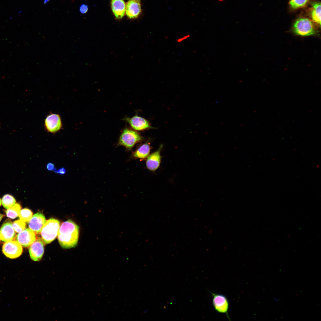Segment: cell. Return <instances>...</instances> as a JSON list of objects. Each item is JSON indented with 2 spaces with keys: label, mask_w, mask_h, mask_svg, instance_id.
<instances>
[{
  "label": "cell",
  "mask_w": 321,
  "mask_h": 321,
  "mask_svg": "<svg viewBox=\"0 0 321 321\" xmlns=\"http://www.w3.org/2000/svg\"><path fill=\"white\" fill-rule=\"evenodd\" d=\"M88 6L85 4H81L79 8V11L81 13L84 14L86 13L88 10Z\"/></svg>",
  "instance_id": "603a6c76"
},
{
  "label": "cell",
  "mask_w": 321,
  "mask_h": 321,
  "mask_svg": "<svg viewBox=\"0 0 321 321\" xmlns=\"http://www.w3.org/2000/svg\"><path fill=\"white\" fill-rule=\"evenodd\" d=\"M79 227L70 219L62 222L60 226L58 240L61 247L64 249L74 248L77 245Z\"/></svg>",
  "instance_id": "6da1fadb"
},
{
  "label": "cell",
  "mask_w": 321,
  "mask_h": 321,
  "mask_svg": "<svg viewBox=\"0 0 321 321\" xmlns=\"http://www.w3.org/2000/svg\"><path fill=\"white\" fill-rule=\"evenodd\" d=\"M3 215H2V214H0V222L1 221V220H2V218L3 217Z\"/></svg>",
  "instance_id": "83f0119b"
},
{
  "label": "cell",
  "mask_w": 321,
  "mask_h": 321,
  "mask_svg": "<svg viewBox=\"0 0 321 321\" xmlns=\"http://www.w3.org/2000/svg\"><path fill=\"white\" fill-rule=\"evenodd\" d=\"M50 0H44L43 2L44 4H46Z\"/></svg>",
  "instance_id": "4316f807"
},
{
  "label": "cell",
  "mask_w": 321,
  "mask_h": 321,
  "mask_svg": "<svg viewBox=\"0 0 321 321\" xmlns=\"http://www.w3.org/2000/svg\"><path fill=\"white\" fill-rule=\"evenodd\" d=\"M1 199L0 198V206L1 205Z\"/></svg>",
  "instance_id": "f1b7e54d"
},
{
  "label": "cell",
  "mask_w": 321,
  "mask_h": 321,
  "mask_svg": "<svg viewBox=\"0 0 321 321\" xmlns=\"http://www.w3.org/2000/svg\"><path fill=\"white\" fill-rule=\"evenodd\" d=\"M123 120L136 130L142 131L152 128L147 120L137 115L131 118L125 117Z\"/></svg>",
  "instance_id": "9c48e42d"
},
{
  "label": "cell",
  "mask_w": 321,
  "mask_h": 321,
  "mask_svg": "<svg viewBox=\"0 0 321 321\" xmlns=\"http://www.w3.org/2000/svg\"><path fill=\"white\" fill-rule=\"evenodd\" d=\"M46 168L48 170L52 171L55 169V165L53 163L49 162L47 164Z\"/></svg>",
  "instance_id": "d4e9b609"
},
{
  "label": "cell",
  "mask_w": 321,
  "mask_h": 321,
  "mask_svg": "<svg viewBox=\"0 0 321 321\" xmlns=\"http://www.w3.org/2000/svg\"><path fill=\"white\" fill-rule=\"evenodd\" d=\"M44 243L42 238H37L30 246L29 253L31 259L34 261H39L42 258L44 253Z\"/></svg>",
  "instance_id": "ba28073f"
},
{
  "label": "cell",
  "mask_w": 321,
  "mask_h": 321,
  "mask_svg": "<svg viewBox=\"0 0 321 321\" xmlns=\"http://www.w3.org/2000/svg\"><path fill=\"white\" fill-rule=\"evenodd\" d=\"M125 10L129 18H137L141 11L140 4L139 1L130 0L126 4Z\"/></svg>",
  "instance_id": "5bb4252c"
},
{
  "label": "cell",
  "mask_w": 321,
  "mask_h": 321,
  "mask_svg": "<svg viewBox=\"0 0 321 321\" xmlns=\"http://www.w3.org/2000/svg\"><path fill=\"white\" fill-rule=\"evenodd\" d=\"M309 1V0H289V3L292 8L296 9L306 7Z\"/></svg>",
  "instance_id": "ffe728a7"
},
{
  "label": "cell",
  "mask_w": 321,
  "mask_h": 321,
  "mask_svg": "<svg viewBox=\"0 0 321 321\" xmlns=\"http://www.w3.org/2000/svg\"><path fill=\"white\" fill-rule=\"evenodd\" d=\"M134 0V1H139H139H140V0Z\"/></svg>",
  "instance_id": "f546056e"
},
{
  "label": "cell",
  "mask_w": 321,
  "mask_h": 321,
  "mask_svg": "<svg viewBox=\"0 0 321 321\" xmlns=\"http://www.w3.org/2000/svg\"><path fill=\"white\" fill-rule=\"evenodd\" d=\"M36 239L35 234L28 228L25 229L19 233L16 237V240L24 247L30 246Z\"/></svg>",
  "instance_id": "8fae6325"
},
{
  "label": "cell",
  "mask_w": 321,
  "mask_h": 321,
  "mask_svg": "<svg viewBox=\"0 0 321 321\" xmlns=\"http://www.w3.org/2000/svg\"><path fill=\"white\" fill-rule=\"evenodd\" d=\"M190 37V35H185V36L178 39L177 40V41L178 43L181 42L184 40H186L187 39H188L189 37Z\"/></svg>",
  "instance_id": "484cf974"
},
{
  "label": "cell",
  "mask_w": 321,
  "mask_h": 321,
  "mask_svg": "<svg viewBox=\"0 0 321 321\" xmlns=\"http://www.w3.org/2000/svg\"><path fill=\"white\" fill-rule=\"evenodd\" d=\"M21 208V205L18 203H16L6 211L7 216L11 219L15 218L18 215Z\"/></svg>",
  "instance_id": "d6986e66"
},
{
  "label": "cell",
  "mask_w": 321,
  "mask_h": 321,
  "mask_svg": "<svg viewBox=\"0 0 321 321\" xmlns=\"http://www.w3.org/2000/svg\"><path fill=\"white\" fill-rule=\"evenodd\" d=\"M44 126L46 130L49 133H55L57 132L62 127L60 116L54 113L48 114L45 118Z\"/></svg>",
  "instance_id": "8992f818"
},
{
  "label": "cell",
  "mask_w": 321,
  "mask_h": 321,
  "mask_svg": "<svg viewBox=\"0 0 321 321\" xmlns=\"http://www.w3.org/2000/svg\"><path fill=\"white\" fill-rule=\"evenodd\" d=\"M15 235L12 222L9 220H7L1 227L0 239L4 242L12 240L15 237Z\"/></svg>",
  "instance_id": "7c38bea8"
},
{
  "label": "cell",
  "mask_w": 321,
  "mask_h": 321,
  "mask_svg": "<svg viewBox=\"0 0 321 321\" xmlns=\"http://www.w3.org/2000/svg\"><path fill=\"white\" fill-rule=\"evenodd\" d=\"M1 202L3 206L7 209L14 206L16 202L14 197L9 194L5 195L3 197Z\"/></svg>",
  "instance_id": "ac0fdd59"
},
{
  "label": "cell",
  "mask_w": 321,
  "mask_h": 321,
  "mask_svg": "<svg viewBox=\"0 0 321 321\" xmlns=\"http://www.w3.org/2000/svg\"><path fill=\"white\" fill-rule=\"evenodd\" d=\"M218 0L219 1H223L224 0Z\"/></svg>",
  "instance_id": "4dcf8cb0"
},
{
  "label": "cell",
  "mask_w": 321,
  "mask_h": 321,
  "mask_svg": "<svg viewBox=\"0 0 321 321\" xmlns=\"http://www.w3.org/2000/svg\"><path fill=\"white\" fill-rule=\"evenodd\" d=\"M150 150V144L146 142L140 146L133 152L132 157L140 160L144 159L149 155Z\"/></svg>",
  "instance_id": "2e32d148"
},
{
  "label": "cell",
  "mask_w": 321,
  "mask_h": 321,
  "mask_svg": "<svg viewBox=\"0 0 321 321\" xmlns=\"http://www.w3.org/2000/svg\"><path fill=\"white\" fill-rule=\"evenodd\" d=\"M292 31L295 34L303 37L314 35L317 32L313 22L308 18L304 17L295 21L293 25Z\"/></svg>",
  "instance_id": "7a4b0ae2"
},
{
  "label": "cell",
  "mask_w": 321,
  "mask_h": 321,
  "mask_svg": "<svg viewBox=\"0 0 321 321\" xmlns=\"http://www.w3.org/2000/svg\"><path fill=\"white\" fill-rule=\"evenodd\" d=\"M12 225L15 231L18 233L25 229L26 226L25 222L21 219L14 221Z\"/></svg>",
  "instance_id": "7402d4cb"
},
{
  "label": "cell",
  "mask_w": 321,
  "mask_h": 321,
  "mask_svg": "<svg viewBox=\"0 0 321 321\" xmlns=\"http://www.w3.org/2000/svg\"><path fill=\"white\" fill-rule=\"evenodd\" d=\"M111 7L117 18L121 19L123 17L125 10V5L123 0H111Z\"/></svg>",
  "instance_id": "9a60e30c"
},
{
  "label": "cell",
  "mask_w": 321,
  "mask_h": 321,
  "mask_svg": "<svg viewBox=\"0 0 321 321\" xmlns=\"http://www.w3.org/2000/svg\"><path fill=\"white\" fill-rule=\"evenodd\" d=\"M55 173L59 174L61 175L65 174L66 172V169L64 167H62L56 170L55 168L53 171Z\"/></svg>",
  "instance_id": "cb8c5ba5"
},
{
  "label": "cell",
  "mask_w": 321,
  "mask_h": 321,
  "mask_svg": "<svg viewBox=\"0 0 321 321\" xmlns=\"http://www.w3.org/2000/svg\"><path fill=\"white\" fill-rule=\"evenodd\" d=\"M211 294L213 297L212 304L214 309L219 313L225 314L230 320L228 314L229 302L227 297L222 294Z\"/></svg>",
  "instance_id": "52a82bcc"
},
{
  "label": "cell",
  "mask_w": 321,
  "mask_h": 321,
  "mask_svg": "<svg viewBox=\"0 0 321 321\" xmlns=\"http://www.w3.org/2000/svg\"><path fill=\"white\" fill-rule=\"evenodd\" d=\"M46 221L44 215L41 212H37L32 216L29 221V227L35 234H39Z\"/></svg>",
  "instance_id": "30bf717a"
},
{
  "label": "cell",
  "mask_w": 321,
  "mask_h": 321,
  "mask_svg": "<svg viewBox=\"0 0 321 321\" xmlns=\"http://www.w3.org/2000/svg\"><path fill=\"white\" fill-rule=\"evenodd\" d=\"M311 18L314 22L321 25V3L320 2H314L310 9Z\"/></svg>",
  "instance_id": "e0dca14e"
},
{
  "label": "cell",
  "mask_w": 321,
  "mask_h": 321,
  "mask_svg": "<svg viewBox=\"0 0 321 321\" xmlns=\"http://www.w3.org/2000/svg\"><path fill=\"white\" fill-rule=\"evenodd\" d=\"M60 227L59 221L53 218L45 221L41 231L42 239L46 244L54 241L58 235Z\"/></svg>",
  "instance_id": "3957f363"
},
{
  "label": "cell",
  "mask_w": 321,
  "mask_h": 321,
  "mask_svg": "<svg viewBox=\"0 0 321 321\" xmlns=\"http://www.w3.org/2000/svg\"><path fill=\"white\" fill-rule=\"evenodd\" d=\"M162 147V146L161 145L157 150L149 155L147 158L146 166L149 170L155 171L159 167L161 158L160 151Z\"/></svg>",
  "instance_id": "4fadbf2b"
},
{
  "label": "cell",
  "mask_w": 321,
  "mask_h": 321,
  "mask_svg": "<svg viewBox=\"0 0 321 321\" xmlns=\"http://www.w3.org/2000/svg\"><path fill=\"white\" fill-rule=\"evenodd\" d=\"M142 137L136 131L125 128L121 133L118 142V146L124 147L126 150H132L136 144L142 139Z\"/></svg>",
  "instance_id": "277c9868"
},
{
  "label": "cell",
  "mask_w": 321,
  "mask_h": 321,
  "mask_svg": "<svg viewBox=\"0 0 321 321\" xmlns=\"http://www.w3.org/2000/svg\"><path fill=\"white\" fill-rule=\"evenodd\" d=\"M33 215L32 212L27 208H24L21 210L18 215L20 219L24 222L29 221Z\"/></svg>",
  "instance_id": "44dd1931"
},
{
  "label": "cell",
  "mask_w": 321,
  "mask_h": 321,
  "mask_svg": "<svg viewBox=\"0 0 321 321\" xmlns=\"http://www.w3.org/2000/svg\"><path fill=\"white\" fill-rule=\"evenodd\" d=\"M2 252L7 257L11 259H15L21 255L23 248L17 241L10 240L6 241L4 244Z\"/></svg>",
  "instance_id": "5b68a950"
}]
</instances>
